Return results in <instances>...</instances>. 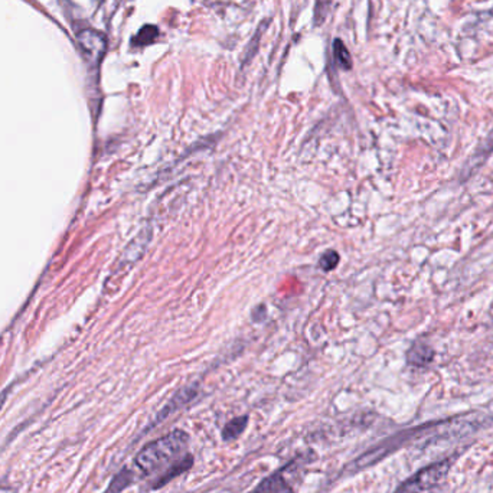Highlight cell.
Segmentation results:
<instances>
[{"instance_id":"7","label":"cell","mask_w":493,"mask_h":493,"mask_svg":"<svg viewBox=\"0 0 493 493\" xmlns=\"http://www.w3.org/2000/svg\"><path fill=\"white\" fill-rule=\"evenodd\" d=\"M248 425V417L247 415H241V417H235L231 421H228L224 430H223V439L225 442H231L238 439L244 430L247 429Z\"/></svg>"},{"instance_id":"2","label":"cell","mask_w":493,"mask_h":493,"mask_svg":"<svg viewBox=\"0 0 493 493\" xmlns=\"http://www.w3.org/2000/svg\"><path fill=\"white\" fill-rule=\"evenodd\" d=\"M449 467L450 462L443 460L421 469L405 480L395 493H433L446 477Z\"/></svg>"},{"instance_id":"11","label":"cell","mask_w":493,"mask_h":493,"mask_svg":"<svg viewBox=\"0 0 493 493\" xmlns=\"http://www.w3.org/2000/svg\"><path fill=\"white\" fill-rule=\"evenodd\" d=\"M337 263H339V254H337L336 251H332V250L327 251V253H325V254L322 255L320 261H319L320 267H322L325 271L333 270V268L337 265Z\"/></svg>"},{"instance_id":"9","label":"cell","mask_w":493,"mask_h":493,"mask_svg":"<svg viewBox=\"0 0 493 493\" xmlns=\"http://www.w3.org/2000/svg\"><path fill=\"white\" fill-rule=\"evenodd\" d=\"M133 480V472L124 469L123 472H120L114 480L111 482L110 487L106 490V493H120L124 487H127Z\"/></svg>"},{"instance_id":"10","label":"cell","mask_w":493,"mask_h":493,"mask_svg":"<svg viewBox=\"0 0 493 493\" xmlns=\"http://www.w3.org/2000/svg\"><path fill=\"white\" fill-rule=\"evenodd\" d=\"M333 51H335V56H336V61L339 62V65L343 69H349L352 66V61H350L349 52L346 51L345 45L340 41H336L335 46H333Z\"/></svg>"},{"instance_id":"4","label":"cell","mask_w":493,"mask_h":493,"mask_svg":"<svg viewBox=\"0 0 493 493\" xmlns=\"http://www.w3.org/2000/svg\"><path fill=\"white\" fill-rule=\"evenodd\" d=\"M253 493H295L290 484L281 476V470L264 479Z\"/></svg>"},{"instance_id":"8","label":"cell","mask_w":493,"mask_h":493,"mask_svg":"<svg viewBox=\"0 0 493 493\" xmlns=\"http://www.w3.org/2000/svg\"><path fill=\"white\" fill-rule=\"evenodd\" d=\"M493 152V130L489 133V136L486 137V140L483 142L482 148H479L474 153V156L472 158L470 163H469V169L473 168H479V165Z\"/></svg>"},{"instance_id":"5","label":"cell","mask_w":493,"mask_h":493,"mask_svg":"<svg viewBox=\"0 0 493 493\" xmlns=\"http://www.w3.org/2000/svg\"><path fill=\"white\" fill-rule=\"evenodd\" d=\"M80 42L90 56H101V54L106 49L104 38H101L98 34L91 32V31L83 32V35L80 36Z\"/></svg>"},{"instance_id":"1","label":"cell","mask_w":493,"mask_h":493,"mask_svg":"<svg viewBox=\"0 0 493 493\" xmlns=\"http://www.w3.org/2000/svg\"><path fill=\"white\" fill-rule=\"evenodd\" d=\"M188 446L189 436L182 430H173L146 444L136 456L134 464L140 473L152 479L153 489H159L192 467L193 457Z\"/></svg>"},{"instance_id":"3","label":"cell","mask_w":493,"mask_h":493,"mask_svg":"<svg viewBox=\"0 0 493 493\" xmlns=\"http://www.w3.org/2000/svg\"><path fill=\"white\" fill-rule=\"evenodd\" d=\"M433 357H434L433 349H432L427 343L421 342V340L415 342V343L410 347L408 354H407L408 362H410L411 365H414V367H426L427 364L432 362Z\"/></svg>"},{"instance_id":"6","label":"cell","mask_w":493,"mask_h":493,"mask_svg":"<svg viewBox=\"0 0 493 493\" xmlns=\"http://www.w3.org/2000/svg\"><path fill=\"white\" fill-rule=\"evenodd\" d=\"M193 395H195V391L193 390H190V388H185V390H182V391H179L169 402H168V405L159 412V417H158V422L159 421H162L165 417H169L173 411H176V410H179L182 405H185L189 400H192L193 398Z\"/></svg>"}]
</instances>
